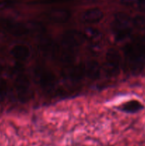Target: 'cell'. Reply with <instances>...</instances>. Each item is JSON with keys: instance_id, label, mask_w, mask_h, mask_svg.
<instances>
[{"instance_id": "8992f818", "label": "cell", "mask_w": 145, "mask_h": 146, "mask_svg": "<svg viewBox=\"0 0 145 146\" xmlns=\"http://www.w3.org/2000/svg\"><path fill=\"white\" fill-rule=\"evenodd\" d=\"M120 56L117 50L110 48L106 54L105 68L109 76H115L119 73L120 68Z\"/></svg>"}, {"instance_id": "5b68a950", "label": "cell", "mask_w": 145, "mask_h": 146, "mask_svg": "<svg viewBox=\"0 0 145 146\" xmlns=\"http://www.w3.org/2000/svg\"><path fill=\"white\" fill-rule=\"evenodd\" d=\"M86 39L84 33L77 30H69L65 31L62 36V44L66 50L71 49L80 46Z\"/></svg>"}, {"instance_id": "3957f363", "label": "cell", "mask_w": 145, "mask_h": 146, "mask_svg": "<svg viewBox=\"0 0 145 146\" xmlns=\"http://www.w3.org/2000/svg\"><path fill=\"white\" fill-rule=\"evenodd\" d=\"M15 87L19 101L21 102L28 101L31 96V85L28 77L21 68H17L16 72Z\"/></svg>"}, {"instance_id": "e0dca14e", "label": "cell", "mask_w": 145, "mask_h": 146, "mask_svg": "<svg viewBox=\"0 0 145 146\" xmlns=\"http://www.w3.org/2000/svg\"><path fill=\"white\" fill-rule=\"evenodd\" d=\"M16 1V0H0V11L11 7Z\"/></svg>"}, {"instance_id": "9c48e42d", "label": "cell", "mask_w": 145, "mask_h": 146, "mask_svg": "<svg viewBox=\"0 0 145 146\" xmlns=\"http://www.w3.org/2000/svg\"><path fill=\"white\" fill-rule=\"evenodd\" d=\"M45 18L55 23H64L71 17V12L64 9H53L44 14Z\"/></svg>"}, {"instance_id": "8fae6325", "label": "cell", "mask_w": 145, "mask_h": 146, "mask_svg": "<svg viewBox=\"0 0 145 146\" xmlns=\"http://www.w3.org/2000/svg\"><path fill=\"white\" fill-rule=\"evenodd\" d=\"M11 55L18 61H24L28 58L30 54L29 48L25 45H16L11 51Z\"/></svg>"}, {"instance_id": "52a82bcc", "label": "cell", "mask_w": 145, "mask_h": 146, "mask_svg": "<svg viewBox=\"0 0 145 146\" xmlns=\"http://www.w3.org/2000/svg\"><path fill=\"white\" fill-rule=\"evenodd\" d=\"M1 24V27L4 29L16 36H21L26 35L28 32L30 28L27 24L11 21H6V20L3 21Z\"/></svg>"}, {"instance_id": "277c9868", "label": "cell", "mask_w": 145, "mask_h": 146, "mask_svg": "<svg viewBox=\"0 0 145 146\" xmlns=\"http://www.w3.org/2000/svg\"><path fill=\"white\" fill-rule=\"evenodd\" d=\"M36 78L40 86L47 91H51L56 86L57 80L55 75L49 70L42 66H38L34 71Z\"/></svg>"}, {"instance_id": "7a4b0ae2", "label": "cell", "mask_w": 145, "mask_h": 146, "mask_svg": "<svg viewBox=\"0 0 145 146\" xmlns=\"http://www.w3.org/2000/svg\"><path fill=\"white\" fill-rule=\"evenodd\" d=\"M130 18L125 13H118L112 22L114 35L118 41L127 38L132 33Z\"/></svg>"}, {"instance_id": "d6986e66", "label": "cell", "mask_w": 145, "mask_h": 146, "mask_svg": "<svg viewBox=\"0 0 145 146\" xmlns=\"http://www.w3.org/2000/svg\"><path fill=\"white\" fill-rule=\"evenodd\" d=\"M137 7L139 11L145 13V0H140L137 3Z\"/></svg>"}, {"instance_id": "30bf717a", "label": "cell", "mask_w": 145, "mask_h": 146, "mask_svg": "<svg viewBox=\"0 0 145 146\" xmlns=\"http://www.w3.org/2000/svg\"><path fill=\"white\" fill-rule=\"evenodd\" d=\"M104 14L99 8H90L82 13L81 20L86 24H95L103 19Z\"/></svg>"}, {"instance_id": "4fadbf2b", "label": "cell", "mask_w": 145, "mask_h": 146, "mask_svg": "<svg viewBox=\"0 0 145 146\" xmlns=\"http://www.w3.org/2000/svg\"><path fill=\"white\" fill-rule=\"evenodd\" d=\"M85 66V75L90 78H97L100 76V68L96 61L89 62Z\"/></svg>"}, {"instance_id": "9a60e30c", "label": "cell", "mask_w": 145, "mask_h": 146, "mask_svg": "<svg viewBox=\"0 0 145 146\" xmlns=\"http://www.w3.org/2000/svg\"><path fill=\"white\" fill-rule=\"evenodd\" d=\"M7 83L4 78H0V98H4L7 93Z\"/></svg>"}, {"instance_id": "5bb4252c", "label": "cell", "mask_w": 145, "mask_h": 146, "mask_svg": "<svg viewBox=\"0 0 145 146\" xmlns=\"http://www.w3.org/2000/svg\"><path fill=\"white\" fill-rule=\"evenodd\" d=\"M134 25L139 29L145 28V17L143 16H136L132 21Z\"/></svg>"}, {"instance_id": "7c38bea8", "label": "cell", "mask_w": 145, "mask_h": 146, "mask_svg": "<svg viewBox=\"0 0 145 146\" xmlns=\"http://www.w3.org/2000/svg\"><path fill=\"white\" fill-rule=\"evenodd\" d=\"M143 108V105L139 101H136V100H132V101H128L123 104L121 107L122 111H123L124 112L128 113H134L139 112Z\"/></svg>"}, {"instance_id": "6da1fadb", "label": "cell", "mask_w": 145, "mask_h": 146, "mask_svg": "<svg viewBox=\"0 0 145 146\" xmlns=\"http://www.w3.org/2000/svg\"><path fill=\"white\" fill-rule=\"evenodd\" d=\"M128 66L132 71H139L145 63V33L137 36L124 48Z\"/></svg>"}, {"instance_id": "ac0fdd59", "label": "cell", "mask_w": 145, "mask_h": 146, "mask_svg": "<svg viewBox=\"0 0 145 146\" xmlns=\"http://www.w3.org/2000/svg\"><path fill=\"white\" fill-rule=\"evenodd\" d=\"M120 3L125 6H132L134 4H137L140 0H119Z\"/></svg>"}, {"instance_id": "2e32d148", "label": "cell", "mask_w": 145, "mask_h": 146, "mask_svg": "<svg viewBox=\"0 0 145 146\" xmlns=\"http://www.w3.org/2000/svg\"><path fill=\"white\" fill-rule=\"evenodd\" d=\"M72 0H36L33 2V4H57V3H63L65 1H69Z\"/></svg>"}, {"instance_id": "ba28073f", "label": "cell", "mask_w": 145, "mask_h": 146, "mask_svg": "<svg viewBox=\"0 0 145 146\" xmlns=\"http://www.w3.org/2000/svg\"><path fill=\"white\" fill-rule=\"evenodd\" d=\"M64 77L72 81H78L85 75V66L83 65L68 66L63 71Z\"/></svg>"}]
</instances>
